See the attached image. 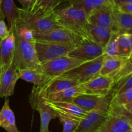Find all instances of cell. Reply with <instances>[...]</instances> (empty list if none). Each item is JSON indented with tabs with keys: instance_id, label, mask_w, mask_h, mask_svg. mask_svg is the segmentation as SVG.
Returning a JSON list of instances; mask_svg holds the SVG:
<instances>
[{
	"instance_id": "6da1fadb",
	"label": "cell",
	"mask_w": 132,
	"mask_h": 132,
	"mask_svg": "<svg viewBox=\"0 0 132 132\" xmlns=\"http://www.w3.org/2000/svg\"><path fill=\"white\" fill-rule=\"evenodd\" d=\"M59 24L63 28L73 32L83 40L93 41L89 32L88 14L84 10L68 6L55 10Z\"/></svg>"
},
{
	"instance_id": "7a4b0ae2",
	"label": "cell",
	"mask_w": 132,
	"mask_h": 132,
	"mask_svg": "<svg viewBox=\"0 0 132 132\" xmlns=\"http://www.w3.org/2000/svg\"><path fill=\"white\" fill-rule=\"evenodd\" d=\"M15 35V34H14ZM14 64L21 70L42 69L35 48V40H27L15 36Z\"/></svg>"
},
{
	"instance_id": "3957f363",
	"label": "cell",
	"mask_w": 132,
	"mask_h": 132,
	"mask_svg": "<svg viewBox=\"0 0 132 132\" xmlns=\"http://www.w3.org/2000/svg\"><path fill=\"white\" fill-rule=\"evenodd\" d=\"M18 19L34 32H45L63 28L58 23L55 11L41 15L29 14L23 8H18Z\"/></svg>"
},
{
	"instance_id": "277c9868",
	"label": "cell",
	"mask_w": 132,
	"mask_h": 132,
	"mask_svg": "<svg viewBox=\"0 0 132 132\" xmlns=\"http://www.w3.org/2000/svg\"><path fill=\"white\" fill-rule=\"evenodd\" d=\"M86 62L67 55L43 63L41 64V68L43 74L49 81L60 77L63 73Z\"/></svg>"
},
{
	"instance_id": "5b68a950",
	"label": "cell",
	"mask_w": 132,
	"mask_h": 132,
	"mask_svg": "<svg viewBox=\"0 0 132 132\" xmlns=\"http://www.w3.org/2000/svg\"><path fill=\"white\" fill-rule=\"evenodd\" d=\"M35 48L39 61L43 64L59 57L67 55L75 46L68 43L35 39Z\"/></svg>"
},
{
	"instance_id": "8992f818",
	"label": "cell",
	"mask_w": 132,
	"mask_h": 132,
	"mask_svg": "<svg viewBox=\"0 0 132 132\" xmlns=\"http://www.w3.org/2000/svg\"><path fill=\"white\" fill-rule=\"evenodd\" d=\"M106 57V55L104 54L94 60L86 62L63 73L60 77L74 80L79 85L85 83L99 74Z\"/></svg>"
},
{
	"instance_id": "52a82bcc",
	"label": "cell",
	"mask_w": 132,
	"mask_h": 132,
	"mask_svg": "<svg viewBox=\"0 0 132 132\" xmlns=\"http://www.w3.org/2000/svg\"><path fill=\"white\" fill-rule=\"evenodd\" d=\"M112 97L110 94L106 95L83 94L73 100V103L82 108L85 112L99 111L108 112L112 103Z\"/></svg>"
},
{
	"instance_id": "ba28073f",
	"label": "cell",
	"mask_w": 132,
	"mask_h": 132,
	"mask_svg": "<svg viewBox=\"0 0 132 132\" xmlns=\"http://www.w3.org/2000/svg\"><path fill=\"white\" fill-rule=\"evenodd\" d=\"M34 36L36 40L68 43L75 47L78 46L83 41L79 36L64 28H56L45 32H34Z\"/></svg>"
},
{
	"instance_id": "9c48e42d",
	"label": "cell",
	"mask_w": 132,
	"mask_h": 132,
	"mask_svg": "<svg viewBox=\"0 0 132 132\" xmlns=\"http://www.w3.org/2000/svg\"><path fill=\"white\" fill-rule=\"evenodd\" d=\"M19 79V69L13 60L6 65L0 67V97L12 95Z\"/></svg>"
},
{
	"instance_id": "30bf717a",
	"label": "cell",
	"mask_w": 132,
	"mask_h": 132,
	"mask_svg": "<svg viewBox=\"0 0 132 132\" xmlns=\"http://www.w3.org/2000/svg\"><path fill=\"white\" fill-rule=\"evenodd\" d=\"M30 103L32 108L39 112L41 118L39 132H50L49 125L50 121L57 117L55 111L45 103V99L35 90H32L30 95Z\"/></svg>"
},
{
	"instance_id": "8fae6325",
	"label": "cell",
	"mask_w": 132,
	"mask_h": 132,
	"mask_svg": "<svg viewBox=\"0 0 132 132\" xmlns=\"http://www.w3.org/2000/svg\"><path fill=\"white\" fill-rule=\"evenodd\" d=\"M115 6H107L93 10L88 14L89 24L105 27L113 32L121 33L116 24L113 9Z\"/></svg>"
},
{
	"instance_id": "7c38bea8",
	"label": "cell",
	"mask_w": 132,
	"mask_h": 132,
	"mask_svg": "<svg viewBox=\"0 0 132 132\" xmlns=\"http://www.w3.org/2000/svg\"><path fill=\"white\" fill-rule=\"evenodd\" d=\"M104 54V48L90 40H83L78 46L71 50L68 55L85 61H90Z\"/></svg>"
},
{
	"instance_id": "4fadbf2b",
	"label": "cell",
	"mask_w": 132,
	"mask_h": 132,
	"mask_svg": "<svg viewBox=\"0 0 132 132\" xmlns=\"http://www.w3.org/2000/svg\"><path fill=\"white\" fill-rule=\"evenodd\" d=\"M85 94L106 95L110 94L113 85V79L110 76L97 75L87 82L81 84Z\"/></svg>"
},
{
	"instance_id": "5bb4252c",
	"label": "cell",
	"mask_w": 132,
	"mask_h": 132,
	"mask_svg": "<svg viewBox=\"0 0 132 132\" xmlns=\"http://www.w3.org/2000/svg\"><path fill=\"white\" fill-rule=\"evenodd\" d=\"M108 112L92 111L82 119L73 132H97L105 122Z\"/></svg>"
},
{
	"instance_id": "9a60e30c",
	"label": "cell",
	"mask_w": 132,
	"mask_h": 132,
	"mask_svg": "<svg viewBox=\"0 0 132 132\" xmlns=\"http://www.w3.org/2000/svg\"><path fill=\"white\" fill-rule=\"evenodd\" d=\"M68 6L82 9L89 14L93 10L99 8L115 6V5L113 0H59V5L56 9Z\"/></svg>"
},
{
	"instance_id": "2e32d148",
	"label": "cell",
	"mask_w": 132,
	"mask_h": 132,
	"mask_svg": "<svg viewBox=\"0 0 132 132\" xmlns=\"http://www.w3.org/2000/svg\"><path fill=\"white\" fill-rule=\"evenodd\" d=\"M128 118L108 113V116L97 132H127L132 128Z\"/></svg>"
},
{
	"instance_id": "e0dca14e",
	"label": "cell",
	"mask_w": 132,
	"mask_h": 132,
	"mask_svg": "<svg viewBox=\"0 0 132 132\" xmlns=\"http://www.w3.org/2000/svg\"><path fill=\"white\" fill-rule=\"evenodd\" d=\"M44 99H45V103L52 109H54L56 112H61L67 116L77 117V118L82 119L89 113V112H85L73 102L52 101L46 98H44Z\"/></svg>"
},
{
	"instance_id": "ac0fdd59",
	"label": "cell",
	"mask_w": 132,
	"mask_h": 132,
	"mask_svg": "<svg viewBox=\"0 0 132 132\" xmlns=\"http://www.w3.org/2000/svg\"><path fill=\"white\" fill-rule=\"evenodd\" d=\"M9 36L0 43V67L12 61L15 48V37L12 28H10Z\"/></svg>"
},
{
	"instance_id": "d6986e66",
	"label": "cell",
	"mask_w": 132,
	"mask_h": 132,
	"mask_svg": "<svg viewBox=\"0 0 132 132\" xmlns=\"http://www.w3.org/2000/svg\"><path fill=\"white\" fill-rule=\"evenodd\" d=\"M0 127L7 132H19L16 126L14 113L9 106V99L6 98L0 110Z\"/></svg>"
},
{
	"instance_id": "ffe728a7",
	"label": "cell",
	"mask_w": 132,
	"mask_h": 132,
	"mask_svg": "<svg viewBox=\"0 0 132 132\" xmlns=\"http://www.w3.org/2000/svg\"><path fill=\"white\" fill-rule=\"evenodd\" d=\"M83 94H85V90L83 86L82 85H79L51 94L46 97V99L52 101L73 102L75 98Z\"/></svg>"
},
{
	"instance_id": "44dd1931",
	"label": "cell",
	"mask_w": 132,
	"mask_h": 132,
	"mask_svg": "<svg viewBox=\"0 0 132 132\" xmlns=\"http://www.w3.org/2000/svg\"><path fill=\"white\" fill-rule=\"evenodd\" d=\"M127 59V57H106L103 62V66L101 68L99 75L110 76L112 77L122 68Z\"/></svg>"
},
{
	"instance_id": "7402d4cb",
	"label": "cell",
	"mask_w": 132,
	"mask_h": 132,
	"mask_svg": "<svg viewBox=\"0 0 132 132\" xmlns=\"http://www.w3.org/2000/svg\"><path fill=\"white\" fill-rule=\"evenodd\" d=\"M59 2V0H36L30 7L24 9L27 12L33 15L48 14L55 11Z\"/></svg>"
},
{
	"instance_id": "603a6c76",
	"label": "cell",
	"mask_w": 132,
	"mask_h": 132,
	"mask_svg": "<svg viewBox=\"0 0 132 132\" xmlns=\"http://www.w3.org/2000/svg\"><path fill=\"white\" fill-rule=\"evenodd\" d=\"M89 32L93 41L104 48L113 32L105 27L89 24Z\"/></svg>"
},
{
	"instance_id": "cb8c5ba5",
	"label": "cell",
	"mask_w": 132,
	"mask_h": 132,
	"mask_svg": "<svg viewBox=\"0 0 132 132\" xmlns=\"http://www.w3.org/2000/svg\"><path fill=\"white\" fill-rule=\"evenodd\" d=\"M19 79L32 82L34 86H39L48 80L42 72V69H25L19 70Z\"/></svg>"
},
{
	"instance_id": "d4e9b609",
	"label": "cell",
	"mask_w": 132,
	"mask_h": 132,
	"mask_svg": "<svg viewBox=\"0 0 132 132\" xmlns=\"http://www.w3.org/2000/svg\"><path fill=\"white\" fill-rule=\"evenodd\" d=\"M119 57H130L132 54V34L121 32L117 36Z\"/></svg>"
},
{
	"instance_id": "484cf974",
	"label": "cell",
	"mask_w": 132,
	"mask_h": 132,
	"mask_svg": "<svg viewBox=\"0 0 132 132\" xmlns=\"http://www.w3.org/2000/svg\"><path fill=\"white\" fill-rule=\"evenodd\" d=\"M113 15L116 24L120 32H128L132 30V15L122 12L116 6L113 9Z\"/></svg>"
},
{
	"instance_id": "4316f807",
	"label": "cell",
	"mask_w": 132,
	"mask_h": 132,
	"mask_svg": "<svg viewBox=\"0 0 132 132\" xmlns=\"http://www.w3.org/2000/svg\"><path fill=\"white\" fill-rule=\"evenodd\" d=\"M1 9L7 19L9 28H10L18 17V8L14 0H2Z\"/></svg>"
},
{
	"instance_id": "83f0119b",
	"label": "cell",
	"mask_w": 132,
	"mask_h": 132,
	"mask_svg": "<svg viewBox=\"0 0 132 132\" xmlns=\"http://www.w3.org/2000/svg\"><path fill=\"white\" fill-rule=\"evenodd\" d=\"M55 113H56L57 117L59 118V121L63 126V132H73L76 130L82 120L81 119L67 116L56 111Z\"/></svg>"
},
{
	"instance_id": "f1b7e54d",
	"label": "cell",
	"mask_w": 132,
	"mask_h": 132,
	"mask_svg": "<svg viewBox=\"0 0 132 132\" xmlns=\"http://www.w3.org/2000/svg\"><path fill=\"white\" fill-rule=\"evenodd\" d=\"M130 89H132V73L114 82L110 94L113 98L117 94Z\"/></svg>"
},
{
	"instance_id": "f546056e",
	"label": "cell",
	"mask_w": 132,
	"mask_h": 132,
	"mask_svg": "<svg viewBox=\"0 0 132 132\" xmlns=\"http://www.w3.org/2000/svg\"><path fill=\"white\" fill-rule=\"evenodd\" d=\"M119 34L117 32H112L110 39L108 44L104 48V54L107 57H119L118 45H117V36Z\"/></svg>"
},
{
	"instance_id": "4dcf8cb0",
	"label": "cell",
	"mask_w": 132,
	"mask_h": 132,
	"mask_svg": "<svg viewBox=\"0 0 132 132\" xmlns=\"http://www.w3.org/2000/svg\"><path fill=\"white\" fill-rule=\"evenodd\" d=\"M132 102V89L126 90L113 97L112 104L119 106H124Z\"/></svg>"
},
{
	"instance_id": "1f68e13d",
	"label": "cell",
	"mask_w": 132,
	"mask_h": 132,
	"mask_svg": "<svg viewBox=\"0 0 132 132\" xmlns=\"http://www.w3.org/2000/svg\"><path fill=\"white\" fill-rule=\"evenodd\" d=\"M10 34V30L8 29L6 23L4 19L0 20V39L1 41L6 39Z\"/></svg>"
},
{
	"instance_id": "d6a6232c",
	"label": "cell",
	"mask_w": 132,
	"mask_h": 132,
	"mask_svg": "<svg viewBox=\"0 0 132 132\" xmlns=\"http://www.w3.org/2000/svg\"><path fill=\"white\" fill-rule=\"evenodd\" d=\"M117 9L122 12L132 15V4H126V5H120L117 6Z\"/></svg>"
},
{
	"instance_id": "836d02e7",
	"label": "cell",
	"mask_w": 132,
	"mask_h": 132,
	"mask_svg": "<svg viewBox=\"0 0 132 132\" xmlns=\"http://www.w3.org/2000/svg\"><path fill=\"white\" fill-rule=\"evenodd\" d=\"M115 6H120L126 4H132V0H113Z\"/></svg>"
},
{
	"instance_id": "e575fe53",
	"label": "cell",
	"mask_w": 132,
	"mask_h": 132,
	"mask_svg": "<svg viewBox=\"0 0 132 132\" xmlns=\"http://www.w3.org/2000/svg\"><path fill=\"white\" fill-rule=\"evenodd\" d=\"M124 108L132 115V102L131 103H128V104H126L125 105L123 106Z\"/></svg>"
},
{
	"instance_id": "d590c367",
	"label": "cell",
	"mask_w": 132,
	"mask_h": 132,
	"mask_svg": "<svg viewBox=\"0 0 132 132\" xmlns=\"http://www.w3.org/2000/svg\"><path fill=\"white\" fill-rule=\"evenodd\" d=\"M5 15H4V13L3 12L2 9H1V8L0 7V20H2V19H5ZM1 40L0 39V43H1Z\"/></svg>"
},
{
	"instance_id": "8d00e7d4",
	"label": "cell",
	"mask_w": 132,
	"mask_h": 132,
	"mask_svg": "<svg viewBox=\"0 0 132 132\" xmlns=\"http://www.w3.org/2000/svg\"><path fill=\"white\" fill-rule=\"evenodd\" d=\"M130 124H131V126H132V119H131L130 120Z\"/></svg>"
},
{
	"instance_id": "74e56055",
	"label": "cell",
	"mask_w": 132,
	"mask_h": 132,
	"mask_svg": "<svg viewBox=\"0 0 132 132\" xmlns=\"http://www.w3.org/2000/svg\"><path fill=\"white\" fill-rule=\"evenodd\" d=\"M1 3H2V0H0V7L1 8Z\"/></svg>"
},
{
	"instance_id": "f35d334b",
	"label": "cell",
	"mask_w": 132,
	"mask_h": 132,
	"mask_svg": "<svg viewBox=\"0 0 132 132\" xmlns=\"http://www.w3.org/2000/svg\"><path fill=\"white\" fill-rule=\"evenodd\" d=\"M127 132H132V128H131L130 129V130H129V131H128Z\"/></svg>"
},
{
	"instance_id": "ab89813d",
	"label": "cell",
	"mask_w": 132,
	"mask_h": 132,
	"mask_svg": "<svg viewBox=\"0 0 132 132\" xmlns=\"http://www.w3.org/2000/svg\"><path fill=\"white\" fill-rule=\"evenodd\" d=\"M130 57H132V54H131V56H130Z\"/></svg>"
},
{
	"instance_id": "60d3db41",
	"label": "cell",
	"mask_w": 132,
	"mask_h": 132,
	"mask_svg": "<svg viewBox=\"0 0 132 132\" xmlns=\"http://www.w3.org/2000/svg\"><path fill=\"white\" fill-rule=\"evenodd\" d=\"M35 1H36V0H35ZM35 1H34V2H35Z\"/></svg>"
},
{
	"instance_id": "b9f144b4",
	"label": "cell",
	"mask_w": 132,
	"mask_h": 132,
	"mask_svg": "<svg viewBox=\"0 0 132 132\" xmlns=\"http://www.w3.org/2000/svg\"></svg>"
},
{
	"instance_id": "7bdbcfd3",
	"label": "cell",
	"mask_w": 132,
	"mask_h": 132,
	"mask_svg": "<svg viewBox=\"0 0 132 132\" xmlns=\"http://www.w3.org/2000/svg\"></svg>"
}]
</instances>
